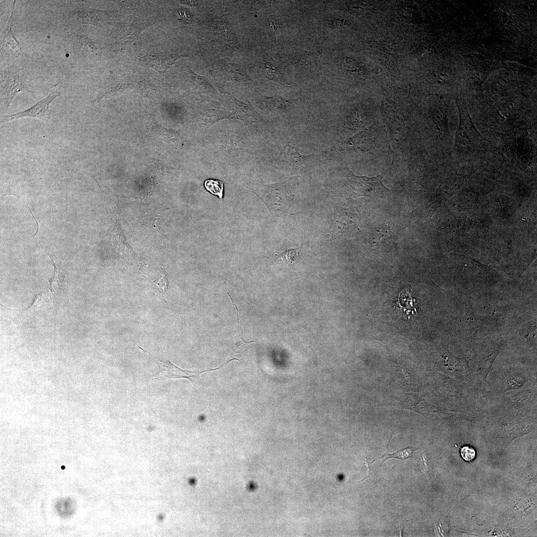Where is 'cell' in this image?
Returning a JSON list of instances; mask_svg holds the SVG:
<instances>
[{
    "label": "cell",
    "instance_id": "cell-5",
    "mask_svg": "<svg viewBox=\"0 0 537 537\" xmlns=\"http://www.w3.org/2000/svg\"><path fill=\"white\" fill-rule=\"evenodd\" d=\"M60 95L61 93L59 91L52 92L47 96L25 110L10 115H1L0 123H3L25 117H31L43 121H48L51 116V110L49 109V105Z\"/></svg>",
    "mask_w": 537,
    "mask_h": 537
},
{
    "label": "cell",
    "instance_id": "cell-1",
    "mask_svg": "<svg viewBox=\"0 0 537 537\" xmlns=\"http://www.w3.org/2000/svg\"><path fill=\"white\" fill-rule=\"evenodd\" d=\"M459 113L455 150L458 159L468 160L478 156L483 148L484 140L468 112L463 110Z\"/></svg>",
    "mask_w": 537,
    "mask_h": 537
},
{
    "label": "cell",
    "instance_id": "cell-13",
    "mask_svg": "<svg viewBox=\"0 0 537 537\" xmlns=\"http://www.w3.org/2000/svg\"><path fill=\"white\" fill-rule=\"evenodd\" d=\"M284 155L287 162L290 165L303 164L307 162L309 156H304L300 155L295 147L291 144L287 145L284 149Z\"/></svg>",
    "mask_w": 537,
    "mask_h": 537
},
{
    "label": "cell",
    "instance_id": "cell-15",
    "mask_svg": "<svg viewBox=\"0 0 537 537\" xmlns=\"http://www.w3.org/2000/svg\"><path fill=\"white\" fill-rule=\"evenodd\" d=\"M204 186L207 191L223 201L224 192V185L223 181L218 179H209L204 181Z\"/></svg>",
    "mask_w": 537,
    "mask_h": 537
},
{
    "label": "cell",
    "instance_id": "cell-17",
    "mask_svg": "<svg viewBox=\"0 0 537 537\" xmlns=\"http://www.w3.org/2000/svg\"><path fill=\"white\" fill-rule=\"evenodd\" d=\"M460 454L464 460L471 461L476 457V451L473 447L465 446L460 448Z\"/></svg>",
    "mask_w": 537,
    "mask_h": 537
},
{
    "label": "cell",
    "instance_id": "cell-23",
    "mask_svg": "<svg viewBox=\"0 0 537 537\" xmlns=\"http://www.w3.org/2000/svg\"><path fill=\"white\" fill-rule=\"evenodd\" d=\"M65 467L64 466H62L61 467V468H62V469H65Z\"/></svg>",
    "mask_w": 537,
    "mask_h": 537
},
{
    "label": "cell",
    "instance_id": "cell-9",
    "mask_svg": "<svg viewBox=\"0 0 537 537\" xmlns=\"http://www.w3.org/2000/svg\"><path fill=\"white\" fill-rule=\"evenodd\" d=\"M159 371L151 374L153 379L165 380L168 379L186 378L192 382L195 381L197 376L205 371L197 373L180 369L167 360L156 361Z\"/></svg>",
    "mask_w": 537,
    "mask_h": 537
},
{
    "label": "cell",
    "instance_id": "cell-18",
    "mask_svg": "<svg viewBox=\"0 0 537 537\" xmlns=\"http://www.w3.org/2000/svg\"><path fill=\"white\" fill-rule=\"evenodd\" d=\"M78 39L82 45L88 46L91 52L96 51L97 48L95 43L89 37L84 35H80L78 36Z\"/></svg>",
    "mask_w": 537,
    "mask_h": 537
},
{
    "label": "cell",
    "instance_id": "cell-3",
    "mask_svg": "<svg viewBox=\"0 0 537 537\" xmlns=\"http://www.w3.org/2000/svg\"><path fill=\"white\" fill-rule=\"evenodd\" d=\"M348 180L353 192L358 196L370 197H384L392 191L382 182V175L368 177L358 176L348 170Z\"/></svg>",
    "mask_w": 537,
    "mask_h": 537
},
{
    "label": "cell",
    "instance_id": "cell-6",
    "mask_svg": "<svg viewBox=\"0 0 537 537\" xmlns=\"http://www.w3.org/2000/svg\"><path fill=\"white\" fill-rule=\"evenodd\" d=\"M65 9L66 21L72 24L97 25L100 20V14L105 11L88 7L78 2L72 3Z\"/></svg>",
    "mask_w": 537,
    "mask_h": 537
},
{
    "label": "cell",
    "instance_id": "cell-14",
    "mask_svg": "<svg viewBox=\"0 0 537 537\" xmlns=\"http://www.w3.org/2000/svg\"><path fill=\"white\" fill-rule=\"evenodd\" d=\"M302 244L298 248L286 250L283 252L276 255V260L279 263L286 265L293 264L300 256Z\"/></svg>",
    "mask_w": 537,
    "mask_h": 537
},
{
    "label": "cell",
    "instance_id": "cell-16",
    "mask_svg": "<svg viewBox=\"0 0 537 537\" xmlns=\"http://www.w3.org/2000/svg\"><path fill=\"white\" fill-rule=\"evenodd\" d=\"M415 449L416 448H414L408 447L406 448L402 449L394 453L384 454L383 456L382 455L381 457H379V458L383 456H386V458L385 459L383 462L390 458H396L404 460L408 458L413 457L412 454Z\"/></svg>",
    "mask_w": 537,
    "mask_h": 537
},
{
    "label": "cell",
    "instance_id": "cell-19",
    "mask_svg": "<svg viewBox=\"0 0 537 537\" xmlns=\"http://www.w3.org/2000/svg\"><path fill=\"white\" fill-rule=\"evenodd\" d=\"M342 65L343 67L348 71L356 72L357 70H359L357 67L356 63L351 59L345 58Z\"/></svg>",
    "mask_w": 537,
    "mask_h": 537
},
{
    "label": "cell",
    "instance_id": "cell-20",
    "mask_svg": "<svg viewBox=\"0 0 537 537\" xmlns=\"http://www.w3.org/2000/svg\"><path fill=\"white\" fill-rule=\"evenodd\" d=\"M270 25L272 28L276 31L279 27L278 20L276 18L275 16L271 15L269 17Z\"/></svg>",
    "mask_w": 537,
    "mask_h": 537
},
{
    "label": "cell",
    "instance_id": "cell-11",
    "mask_svg": "<svg viewBox=\"0 0 537 537\" xmlns=\"http://www.w3.org/2000/svg\"><path fill=\"white\" fill-rule=\"evenodd\" d=\"M185 56L170 53H155L145 57V61L149 67L164 73L175 64L178 59Z\"/></svg>",
    "mask_w": 537,
    "mask_h": 537
},
{
    "label": "cell",
    "instance_id": "cell-21",
    "mask_svg": "<svg viewBox=\"0 0 537 537\" xmlns=\"http://www.w3.org/2000/svg\"><path fill=\"white\" fill-rule=\"evenodd\" d=\"M363 462L366 465V467H367L366 475H365V476L363 478H362L361 480L358 481V482H361L362 481L364 480L365 479L367 478L368 477V476H369V465H368V461L366 460L365 458H364V461H363Z\"/></svg>",
    "mask_w": 537,
    "mask_h": 537
},
{
    "label": "cell",
    "instance_id": "cell-7",
    "mask_svg": "<svg viewBox=\"0 0 537 537\" xmlns=\"http://www.w3.org/2000/svg\"><path fill=\"white\" fill-rule=\"evenodd\" d=\"M51 260L55 270L53 277L49 280V289L54 298L66 301L68 287L67 270L62 262L54 257H51Z\"/></svg>",
    "mask_w": 537,
    "mask_h": 537
},
{
    "label": "cell",
    "instance_id": "cell-8",
    "mask_svg": "<svg viewBox=\"0 0 537 537\" xmlns=\"http://www.w3.org/2000/svg\"><path fill=\"white\" fill-rule=\"evenodd\" d=\"M35 297L30 306L25 309L19 310L17 316L25 323L32 324L38 317H43L46 311L51 309L50 299L45 292L34 295Z\"/></svg>",
    "mask_w": 537,
    "mask_h": 537
},
{
    "label": "cell",
    "instance_id": "cell-2",
    "mask_svg": "<svg viewBox=\"0 0 537 537\" xmlns=\"http://www.w3.org/2000/svg\"><path fill=\"white\" fill-rule=\"evenodd\" d=\"M294 198L287 181L266 185L262 199L273 217H283L289 214Z\"/></svg>",
    "mask_w": 537,
    "mask_h": 537
},
{
    "label": "cell",
    "instance_id": "cell-10",
    "mask_svg": "<svg viewBox=\"0 0 537 537\" xmlns=\"http://www.w3.org/2000/svg\"><path fill=\"white\" fill-rule=\"evenodd\" d=\"M15 0H14L11 12L9 16L7 27L5 29L4 36L1 43L2 49L5 53L8 54L10 56L18 58L22 55L26 57L21 50L19 44L15 38L12 32V27L14 19V10L15 7Z\"/></svg>",
    "mask_w": 537,
    "mask_h": 537
},
{
    "label": "cell",
    "instance_id": "cell-4",
    "mask_svg": "<svg viewBox=\"0 0 537 537\" xmlns=\"http://www.w3.org/2000/svg\"><path fill=\"white\" fill-rule=\"evenodd\" d=\"M21 68L12 65L0 70L1 102L8 107L14 97L20 92H32L20 81Z\"/></svg>",
    "mask_w": 537,
    "mask_h": 537
},
{
    "label": "cell",
    "instance_id": "cell-22",
    "mask_svg": "<svg viewBox=\"0 0 537 537\" xmlns=\"http://www.w3.org/2000/svg\"><path fill=\"white\" fill-rule=\"evenodd\" d=\"M181 2L185 4H187L189 6H196L197 4V2L195 1L182 0L181 1Z\"/></svg>",
    "mask_w": 537,
    "mask_h": 537
},
{
    "label": "cell",
    "instance_id": "cell-12",
    "mask_svg": "<svg viewBox=\"0 0 537 537\" xmlns=\"http://www.w3.org/2000/svg\"><path fill=\"white\" fill-rule=\"evenodd\" d=\"M397 304L398 308L401 309L403 313L406 314L408 319L417 312L415 299L412 295V290L407 288L402 290L399 294Z\"/></svg>",
    "mask_w": 537,
    "mask_h": 537
}]
</instances>
